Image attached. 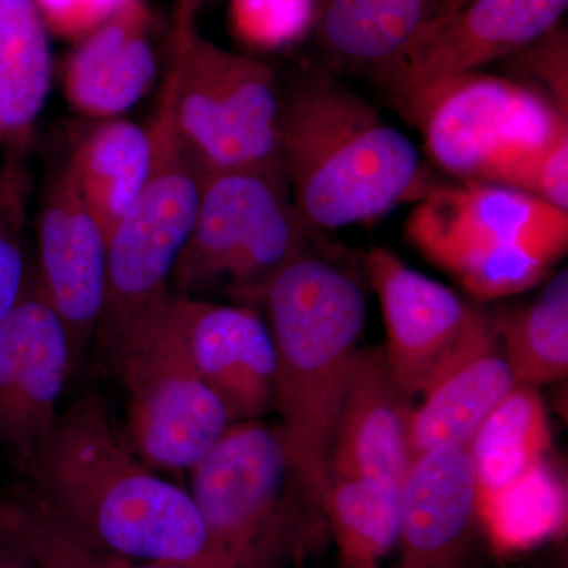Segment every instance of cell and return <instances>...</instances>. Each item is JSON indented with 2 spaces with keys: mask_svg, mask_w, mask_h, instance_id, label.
Here are the masks:
<instances>
[{
  "mask_svg": "<svg viewBox=\"0 0 568 568\" xmlns=\"http://www.w3.org/2000/svg\"><path fill=\"white\" fill-rule=\"evenodd\" d=\"M22 473L55 517L104 551L142 562L234 568L190 493L155 476L134 454L97 392L59 414Z\"/></svg>",
  "mask_w": 568,
  "mask_h": 568,
  "instance_id": "1",
  "label": "cell"
},
{
  "mask_svg": "<svg viewBox=\"0 0 568 568\" xmlns=\"http://www.w3.org/2000/svg\"><path fill=\"white\" fill-rule=\"evenodd\" d=\"M280 141L291 197L315 233L372 222L432 189L416 144L327 71L282 93Z\"/></svg>",
  "mask_w": 568,
  "mask_h": 568,
  "instance_id": "2",
  "label": "cell"
},
{
  "mask_svg": "<svg viewBox=\"0 0 568 568\" xmlns=\"http://www.w3.org/2000/svg\"><path fill=\"white\" fill-rule=\"evenodd\" d=\"M261 302L276 351L278 428L310 503L324 518L336 418L364 334V290L345 267L308 246L274 276Z\"/></svg>",
  "mask_w": 568,
  "mask_h": 568,
  "instance_id": "3",
  "label": "cell"
},
{
  "mask_svg": "<svg viewBox=\"0 0 568 568\" xmlns=\"http://www.w3.org/2000/svg\"><path fill=\"white\" fill-rule=\"evenodd\" d=\"M201 0H175L162 91L183 148L203 173L284 174L282 89L265 63L205 39Z\"/></svg>",
  "mask_w": 568,
  "mask_h": 568,
  "instance_id": "4",
  "label": "cell"
},
{
  "mask_svg": "<svg viewBox=\"0 0 568 568\" xmlns=\"http://www.w3.org/2000/svg\"><path fill=\"white\" fill-rule=\"evenodd\" d=\"M190 496L234 568H284L327 528L295 473L278 426L233 422L192 467Z\"/></svg>",
  "mask_w": 568,
  "mask_h": 568,
  "instance_id": "5",
  "label": "cell"
},
{
  "mask_svg": "<svg viewBox=\"0 0 568 568\" xmlns=\"http://www.w3.org/2000/svg\"><path fill=\"white\" fill-rule=\"evenodd\" d=\"M144 189L108 241L106 287L95 339L108 364L141 343L173 297L171 276L200 203V170L185 151L162 91L151 125Z\"/></svg>",
  "mask_w": 568,
  "mask_h": 568,
  "instance_id": "6",
  "label": "cell"
},
{
  "mask_svg": "<svg viewBox=\"0 0 568 568\" xmlns=\"http://www.w3.org/2000/svg\"><path fill=\"white\" fill-rule=\"evenodd\" d=\"M407 233L469 293L499 298L532 287L566 253L568 212L511 186L463 182L432 186Z\"/></svg>",
  "mask_w": 568,
  "mask_h": 568,
  "instance_id": "7",
  "label": "cell"
},
{
  "mask_svg": "<svg viewBox=\"0 0 568 568\" xmlns=\"http://www.w3.org/2000/svg\"><path fill=\"white\" fill-rule=\"evenodd\" d=\"M297 212L286 175L213 171L201 175L200 203L171 276L173 294L196 298L224 287L261 302L280 271L315 235Z\"/></svg>",
  "mask_w": 568,
  "mask_h": 568,
  "instance_id": "8",
  "label": "cell"
},
{
  "mask_svg": "<svg viewBox=\"0 0 568 568\" xmlns=\"http://www.w3.org/2000/svg\"><path fill=\"white\" fill-rule=\"evenodd\" d=\"M409 121L447 174L526 193L549 149L568 136L567 112L544 92L478 71L437 89Z\"/></svg>",
  "mask_w": 568,
  "mask_h": 568,
  "instance_id": "9",
  "label": "cell"
},
{
  "mask_svg": "<svg viewBox=\"0 0 568 568\" xmlns=\"http://www.w3.org/2000/svg\"><path fill=\"white\" fill-rule=\"evenodd\" d=\"M110 366L126 392L130 447L152 469H192L233 424L194 369L174 294L151 334Z\"/></svg>",
  "mask_w": 568,
  "mask_h": 568,
  "instance_id": "10",
  "label": "cell"
},
{
  "mask_svg": "<svg viewBox=\"0 0 568 568\" xmlns=\"http://www.w3.org/2000/svg\"><path fill=\"white\" fill-rule=\"evenodd\" d=\"M568 0H469L426 26L403 61L381 81L407 119L455 78L510 58L560 24Z\"/></svg>",
  "mask_w": 568,
  "mask_h": 568,
  "instance_id": "11",
  "label": "cell"
},
{
  "mask_svg": "<svg viewBox=\"0 0 568 568\" xmlns=\"http://www.w3.org/2000/svg\"><path fill=\"white\" fill-rule=\"evenodd\" d=\"M71 372L62 321L29 276L20 301L0 321V450L22 470L54 428Z\"/></svg>",
  "mask_w": 568,
  "mask_h": 568,
  "instance_id": "12",
  "label": "cell"
},
{
  "mask_svg": "<svg viewBox=\"0 0 568 568\" xmlns=\"http://www.w3.org/2000/svg\"><path fill=\"white\" fill-rule=\"evenodd\" d=\"M487 529L467 447L426 452L413 459L399 489L392 568H474Z\"/></svg>",
  "mask_w": 568,
  "mask_h": 568,
  "instance_id": "13",
  "label": "cell"
},
{
  "mask_svg": "<svg viewBox=\"0 0 568 568\" xmlns=\"http://www.w3.org/2000/svg\"><path fill=\"white\" fill-rule=\"evenodd\" d=\"M37 244V286L62 321L74 369L102 316L108 241L63 168L41 201Z\"/></svg>",
  "mask_w": 568,
  "mask_h": 568,
  "instance_id": "14",
  "label": "cell"
},
{
  "mask_svg": "<svg viewBox=\"0 0 568 568\" xmlns=\"http://www.w3.org/2000/svg\"><path fill=\"white\" fill-rule=\"evenodd\" d=\"M364 265L386 324L388 368L406 398H416L477 308L381 246L366 252Z\"/></svg>",
  "mask_w": 568,
  "mask_h": 568,
  "instance_id": "15",
  "label": "cell"
},
{
  "mask_svg": "<svg viewBox=\"0 0 568 568\" xmlns=\"http://www.w3.org/2000/svg\"><path fill=\"white\" fill-rule=\"evenodd\" d=\"M194 369L231 420L275 409L276 351L268 324L248 305L211 304L174 294Z\"/></svg>",
  "mask_w": 568,
  "mask_h": 568,
  "instance_id": "16",
  "label": "cell"
},
{
  "mask_svg": "<svg viewBox=\"0 0 568 568\" xmlns=\"http://www.w3.org/2000/svg\"><path fill=\"white\" fill-rule=\"evenodd\" d=\"M515 386L495 321L476 310L422 390V405L410 410L413 458L435 448L466 447L485 417Z\"/></svg>",
  "mask_w": 568,
  "mask_h": 568,
  "instance_id": "17",
  "label": "cell"
},
{
  "mask_svg": "<svg viewBox=\"0 0 568 568\" xmlns=\"http://www.w3.org/2000/svg\"><path fill=\"white\" fill-rule=\"evenodd\" d=\"M409 403L383 347H358L336 418L328 480L364 478L402 489L414 459Z\"/></svg>",
  "mask_w": 568,
  "mask_h": 568,
  "instance_id": "18",
  "label": "cell"
},
{
  "mask_svg": "<svg viewBox=\"0 0 568 568\" xmlns=\"http://www.w3.org/2000/svg\"><path fill=\"white\" fill-rule=\"evenodd\" d=\"M145 0H122L70 55L65 95L80 114L104 121L140 102L159 62Z\"/></svg>",
  "mask_w": 568,
  "mask_h": 568,
  "instance_id": "19",
  "label": "cell"
},
{
  "mask_svg": "<svg viewBox=\"0 0 568 568\" xmlns=\"http://www.w3.org/2000/svg\"><path fill=\"white\" fill-rule=\"evenodd\" d=\"M439 0H324L316 40L335 69L383 81L405 58Z\"/></svg>",
  "mask_w": 568,
  "mask_h": 568,
  "instance_id": "20",
  "label": "cell"
},
{
  "mask_svg": "<svg viewBox=\"0 0 568 568\" xmlns=\"http://www.w3.org/2000/svg\"><path fill=\"white\" fill-rule=\"evenodd\" d=\"M152 156L149 126L121 118L97 123L71 152L63 170L106 241L140 197Z\"/></svg>",
  "mask_w": 568,
  "mask_h": 568,
  "instance_id": "21",
  "label": "cell"
},
{
  "mask_svg": "<svg viewBox=\"0 0 568 568\" xmlns=\"http://www.w3.org/2000/svg\"><path fill=\"white\" fill-rule=\"evenodd\" d=\"M549 425L537 388L517 384L485 417L467 444L480 510L517 488L544 466Z\"/></svg>",
  "mask_w": 568,
  "mask_h": 568,
  "instance_id": "22",
  "label": "cell"
},
{
  "mask_svg": "<svg viewBox=\"0 0 568 568\" xmlns=\"http://www.w3.org/2000/svg\"><path fill=\"white\" fill-rule=\"evenodd\" d=\"M52 59L39 0H0V136L24 140L50 95Z\"/></svg>",
  "mask_w": 568,
  "mask_h": 568,
  "instance_id": "23",
  "label": "cell"
},
{
  "mask_svg": "<svg viewBox=\"0 0 568 568\" xmlns=\"http://www.w3.org/2000/svg\"><path fill=\"white\" fill-rule=\"evenodd\" d=\"M323 515L338 568H383L398 537L399 489L364 478H331Z\"/></svg>",
  "mask_w": 568,
  "mask_h": 568,
  "instance_id": "24",
  "label": "cell"
},
{
  "mask_svg": "<svg viewBox=\"0 0 568 568\" xmlns=\"http://www.w3.org/2000/svg\"><path fill=\"white\" fill-rule=\"evenodd\" d=\"M515 381L540 387L568 372V272L564 268L532 304L495 321Z\"/></svg>",
  "mask_w": 568,
  "mask_h": 568,
  "instance_id": "25",
  "label": "cell"
},
{
  "mask_svg": "<svg viewBox=\"0 0 568 568\" xmlns=\"http://www.w3.org/2000/svg\"><path fill=\"white\" fill-rule=\"evenodd\" d=\"M0 537L40 568H186L126 559L89 544L28 487L0 499Z\"/></svg>",
  "mask_w": 568,
  "mask_h": 568,
  "instance_id": "26",
  "label": "cell"
},
{
  "mask_svg": "<svg viewBox=\"0 0 568 568\" xmlns=\"http://www.w3.org/2000/svg\"><path fill=\"white\" fill-rule=\"evenodd\" d=\"M26 201V175L17 168H6L0 175V321L20 301L31 276L21 242Z\"/></svg>",
  "mask_w": 568,
  "mask_h": 568,
  "instance_id": "27",
  "label": "cell"
},
{
  "mask_svg": "<svg viewBox=\"0 0 568 568\" xmlns=\"http://www.w3.org/2000/svg\"><path fill=\"white\" fill-rule=\"evenodd\" d=\"M235 28L261 47H282L316 20L315 0H234Z\"/></svg>",
  "mask_w": 568,
  "mask_h": 568,
  "instance_id": "28",
  "label": "cell"
},
{
  "mask_svg": "<svg viewBox=\"0 0 568 568\" xmlns=\"http://www.w3.org/2000/svg\"><path fill=\"white\" fill-rule=\"evenodd\" d=\"M567 32L556 26L552 31L532 41L510 58L530 77H536L538 84L548 89L547 95L560 110L567 112Z\"/></svg>",
  "mask_w": 568,
  "mask_h": 568,
  "instance_id": "29",
  "label": "cell"
},
{
  "mask_svg": "<svg viewBox=\"0 0 568 568\" xmlns=\"http://www.w3.org/2000/svg\"><path fill=\"white\" fill-rule=\"evenodd\" d=\"M0 568H40L20 548L0 537Z\"/></svg>",
  "mask_w": 568,
  "mask_h": 568,
  "instance_id": "30",
  "label": "cell"
},
{
  "mask_svg": "<svg viewBox=\"0 0 568 568\" xmlns=\"http://www.w3.org/2000/svg\"><path fill=\"white\" fill-rule=\"evenodd\" d=\"M467 2H469V0H439V6H437L433 21L444 20L448 14L455 13V11L462 9L463 6H466Z\"/></svg>",
  "mask_w": 568,
  "mask_h": 568,
  "instance_id": "31",
  "label": "cell"
},
{
  "mask_svg": "<svg viewBox=\"0 0 568 568\" xmlns=\"http://www.w3.org/2000/svg\"><path fill=\"white\" fill-rule=\"evenodd\" d=\"M2 145H3V140H2V136H0V149H2ZM3 173V168H2V164H0V175H2Z\"/></svg>",
  "mask_w": 568,
  "mask_h": 568,
  "instance_id": "32",
  "label": "cell"
},
{
  "mask_svg": "<svg viewBox=\"0 0 568 568\" xmlns=\"http://www.w3.org/2000/svg\"><path fill=\"white\" fill-rule=\"evenodd\" d=\"M201 2H203V3H204V0H201Z\"/></svg>",
  "mask_w": 568,
  "mask_h": 568,
  "instance_id": "33",
  "label": "cell"
}]
</instances>
